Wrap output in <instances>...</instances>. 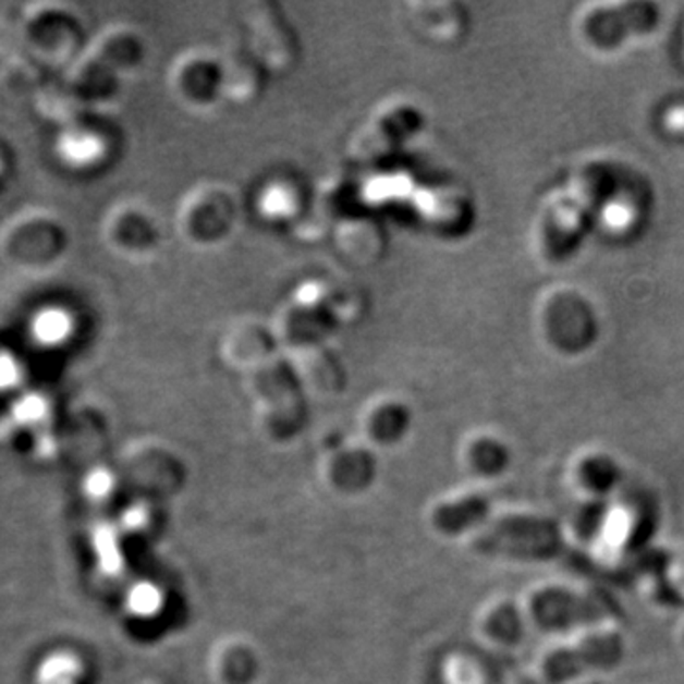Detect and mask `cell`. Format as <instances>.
Masks as SVG:
<instances>
[{"mask_svg": "<svg viewBox=\"0 0 684 684\" xmlns=\"http://www.w3.org/2000/svg\"><path fill=\"white\" fill-rule=\"evenodd\" d=\"M143 58L145 42L137 30L130 27L105 30L69 75L65 83L69 105L81 112L89 103L111 96L120 78L139 68Z\"/></svg>", "mask_w": 684, "mask_h": 684, "instance_id": "obj_1", "label": "cell"}, {"mask_svg": "<svg viewBox=\"0 0 684 684\" xmlns=\"http://www.w3.org/2000/svg\"><path fill=\"white\" fill-rule=\"evenodd\" d=\"M523 610L533 625L546 632H563L573 627L596 630L612 624L618 614L616 604L599 591L555 584H546L530 591Z\"/></svg>", "mask_w": 684, "mask_h": 684, "instance_id": "obj_2", "label": "cell"}, {"mask_svg": "<svg viewBox=\"0 0 684 684\" xmlns=\"http://www.w3.org/2000/svg\"><path fill=\"white\" fill-rule=\"evenodd\" d=\"M625 637L616 625H601L578 639L551 648L536 668L538 684H569L586 673L614 668L624 660Z\"/></svg>", "mask_w": 684, "mask_h": 684, "instance_id": "obj_3", "label": "cell"}, {"mask_svg": "<svg viewBox=\"0 0 684 684\" xmlns=\"http://www.w3.org/2000/svg\"><path fill=\"white\" fill-rule=\"evenodd\" d=\"M239 196L223 183H201L185 194L178 209L179 236L208 249L231 239L239 223Z\"/></svg>", "mask_w": 684, "mask_h": 684, "instance_id": "obj_4", "label": "cell"}, {"mask_svg": "<svg viewBox=\"0 0 684 684\" xmlns=\"http://www.w3.org/2000/svg\"><path fill=\"white\" fill-rule=\"evenodd\" d=\"M485 551L517 561H546L563 550V533L555 520L540 513H510L492 521L481 535Z\"/></svg>", "mask_w": 684, "mask_h": 684, "instance_id": "obj_5", "label": "cell"}, {"mask_svg": "<svg viewBox=\"0 0 684 684\" xmlns=\"http://www.w3.org/2000/svg\"><path fill=\"white\" fill-rule=\"evenodd\" d=\"M425 126V117L417 105L392 99L380 105L371 119L352 135L349 155L359 164H377L394 157Z\"/></svg>", "mask_w": 684, "mask_h": 684, "instance_id": "obj_6", "label": "cell"}, {"mask_svg": "<svg viewBox=\"0 0 684 684\" xmlns=\"http://www.w3.org/2000/svg\"><path fill=\"white\" fill-rule=\"evenodd\" d=\"M247 45L254 50L265 69L276 75H285L297 68L301 42L290 17L276 2L259 0L249 4L246 15Z\"/></svg>", "mask_w": 684, "mask_h": 684, "instance_id": "obj_7", "label": "cell"}, {"mask_svg": "<svg viewBox=\"0 0 684 684\" xmlns=\"http://www.w3.org/2000/svg\"><path fill=\"white\" fill-rule=\"evenodd\" d=\"M168 88L175 101L186 109H211L219 99H223L219 56L206 50L181 53L168 73Z\"/></svg>", "mask_w": 684, "mask_h": 684, "instance_id": "obj_8", "label": "cell"}, {"mask_svg": "<svg viewBox=\"0 0 684 684\" xmlns=\"http://www.w3.org/2000/svg\"><path fill=\"white\" fill-rule=\"evenodd\" d=\"M105 240L126 259H145L157 252L162 231L155 213L137 204H120L105 221Z\"/></svg>", "mask_w": 684, "mask_h": 684, "instance_id": "obj_9", "label": "cell"}, {"mask_svg": "<svg viewBox=\"0 0 684 684\" xmlns=\"http://www.w3.org/2000/svg\"><path fill=\"white\" fill-rule=\"evenodd\" d=\"M224 362L242 372H252L282 354L270 321L242 318L232 323L221 341Z\"/></svg>", "mask_w": 684, "mask_h": 684, "instance_id": "obj_10", "label": "cell"}, {"mask_svg": "<svg viewBox=\"0 0 684 684\" xmlns=\"http://www.w3.org/2000/svg\"><path fill=\"white\" fill-rule=\"evenodd\" d=\"M217 56L223 75V99L236 105L255 103L265 89L268 71L247 45L246 37L231 40Z\"/></svg>", "mask_w": 684, "mask_h": 684, "instance_id": "obj_11", "label": "cell"}, {"mask_svg": "<svg viewBox=\"0 0 684 684\" xmlns=\"http://www.w3.org/2000/svg\"><path fill=\"white\" fill-rule=\"evenodd\" d=\"M333 246L344 259L356 267H372L387 255L388 234L379 219L369 213H356L342 221L333 231Z\"/></svg>", "mask_w": 684, "mask_h": 684, "instance_id": "obj_12", "label": "cell"}, {"mask_svg": "<svg viewBox=\"0 0 684 684\" xmlns=\"http://www.w3.org/2000/svg\"><path fill=\"white\" fill-rule=\"evenodd\" d=\"M283 356L288 357L298 387L303 390L333 394L344 380L341 362L335 352H331L328 342L283 350Z\"/></svg>", "mask_w": 684, "mask_h": 684, "instance_id": "obj_13", "label": "cell"}, {"mask_svg": "<svg viewBox=\"0 0 684 684\" xmlns=\"http://www.w3.org/2000/svg\"><path fill=\"white\" fill-rule=\"evenodd\" d=\"M313 193L298 179L290 175H276L262 183L255 196L257 216L272 224H295L305 217Z\"/></svg>", "mask_w": 684, "mask_h": 684, "instance_id": "obj_14", "label": "cell"}, {"mask_svg": "<svg viewBox=\"0 0 684 684\" xmlns=\"http://www.w3.org/2000/svg\"><path fill=\"white\" fill-rule=\"evenodd\" d=\"M411 20L425 37L433 42H454L464 30V12L459 4L447 2H413L410 4Z\"/></svg>", "mask_w": 684, "mask_h": 684, "instance_id": "obj_15", "label": "cell"}, {"mask_svg": "<svg viewBox=\"0 0 684 684\" xmlns=\"http://www.w3.org/2000/svg\"><path fill=\"white\" fill-rule=\"evenodd\" d=\"M418 186L413 185V178L403 171H382L362 183V200L365 206H387L394 201H413Z\"/></svg>", "mask_w": 684, "mask_h": 684, "instance_id": "obj_16", "label": "cell"}, {"mask_svg": "<svg viewBox=\"0 0 684 684\" xmlns=\"http://www.w3.org/2000/svg\"><path fill=\"white\" fill-rule=\"evenodd\" d=\"M576 476L581 479L584 489L591 492H607L616 485L620 469L616 462L607 454H588L578 464Z\"/></svg>", "mask_w": 684, "mask_h": 684, "instance_id": "obj_17", "label": "cell"}, {"mask_svg": "<svg viewBox=\"0 0 684 684\" xmlns=\"http://www.w3.org/2000/svg\"><path fill=\"white\" fill-rule=\"evenodd\" d=\"M476 454L481 462V468H484V462H487V474H500V469L506 468L508 461H510V453H508L506 445L494 438H481L476 439L474 443Z\"/></svg>", "mask_w": 684, "mask_h": 684, "instance_id": "obj_18", "label": "cell"}, {"mask_svg": "<svg viewBox=\"0 0 684 684\" xmlns=\"http://www.w3.org/2000/svg\"><path fill=\"white\" fill-rule=\"evenodd\" d=\"M75 137V145H73V157L78 160V162H86V164H94L97 160H101L105 157V152H107V142H105L103 137H99L97 134H91V132H78V134H73Z\"/></svg>", "mask_w": 684, "mask_h": 684, "instance_id": "obj_19", "label": "cell"}, {"mask_svg": "<svg viewBox=\"0 0 684 684\" xmlns=\"http://www.w3.org/2000/svg\"><path fill=\"white\" fill-rule=\"evenodd\" d=\"M157 591L155 588H139L135 589V610H150L157 609Z\"/></svg>", "mask_w": 684, "mask_h": 684, "instance_id": "obj_20", "label": "cell"}, {"mask_svg": "<svg viewBox=\"0 0 684 684\" xmlns=\"http://www.w3.org/2000/svg\"><path fill=\"white\" fill-rule=\"evenodd\" d=\"M684 640V639H683Z\"/></svg>", "mask_w": 684, "mask_h": 684, "instance_id": "obj_21", "label": "cell"}]
</instances>
